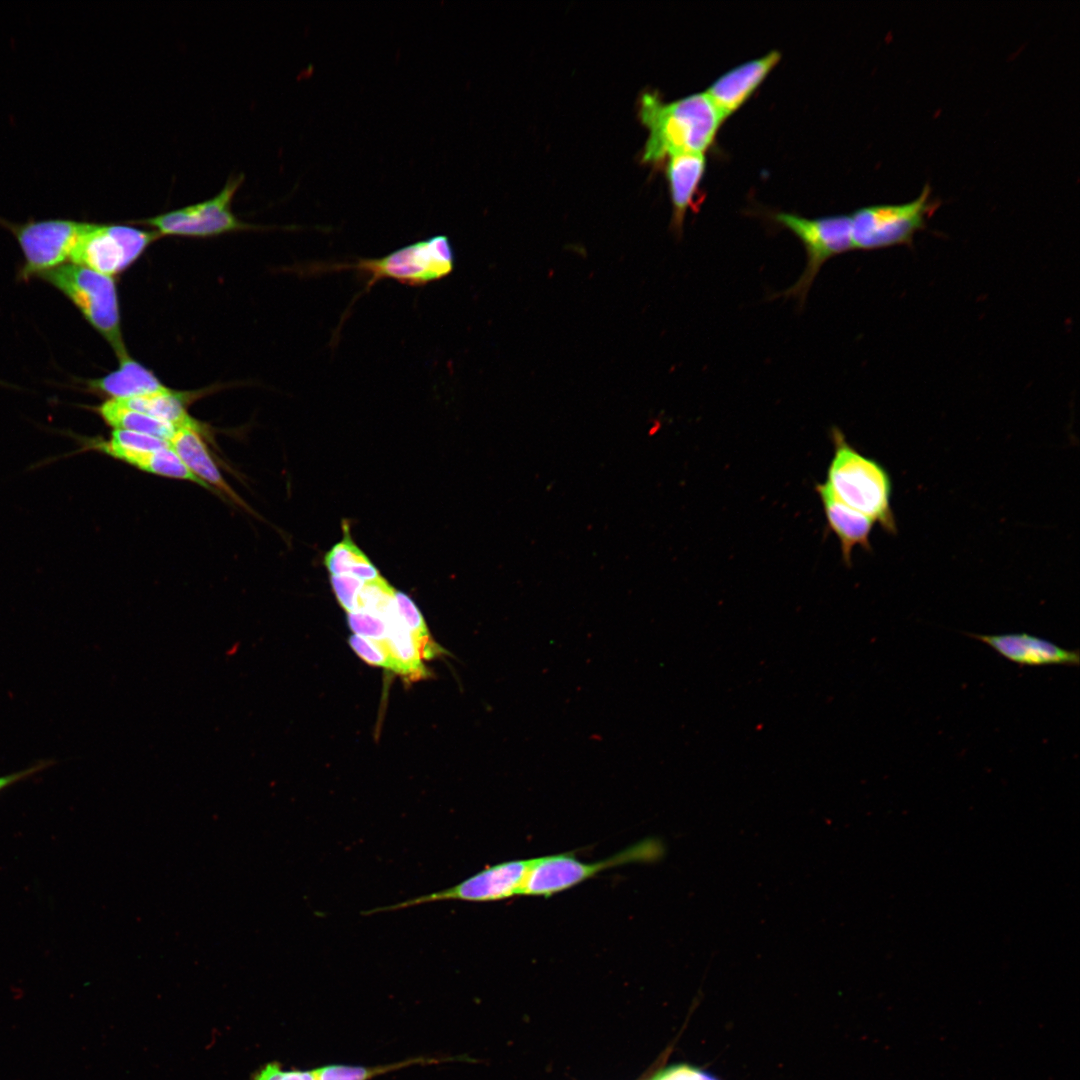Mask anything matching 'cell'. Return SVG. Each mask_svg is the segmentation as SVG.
Masks as SVG:
<instances>
[{
  "label": "cell",
  "instance_id": "obj_1",
  "mask_svg": "<svg viewBox=\"0 0 1080 1080\" xmlns=\"http://www.w3.org/2000/svg\"><path fill=\"white\" fill-rule=\"evenodd\" d=\"M639 115L648 128L642 160L658 162L679 153H702L723 121L706 93L665 103L656 93L640 99Z\"/></svg>",
  "mask_w": 1080,
  "mask_h": 1080
},
{
  "label": "cell",
  "instance_id": "obj_2",
  "mask_svg": "<svg viewBox=\"0 0 1080 1080\" xmlns=\"http://www.w3.org/2000/svg\"><path fill=\"white\" fill-rule=\"evenodd\" d=\"M831 440L834 451L827 468V487L843 504L866 515L887 533L895 534L897 524L889 472L877 460L852 446L839 428H832Z\"/></svg>",
  "mask_w": 1080,
  "mask_h": 1080
},
{
  "label": "cell",
  "instance_id": "obj_3",
  "mask_svg": "<svg viewBox=\"0 0 1080 1080\" xmlns=\"http://www.w3.org/2000/svg\"><path fill=\"white\" fill-rule=\"evenodd\" d=\"M454 263L455 253L449 238L446 235H435L406 245L381 258L320 264L317 271H355L366 279L367 291L383 278L410 286L426 285L449 275L454 269Z\"/></svg>",
  "mask_w": 1080,
  "mask_h": 1080
},
{
  "label": "cell",
  "instance_id": "obj_4",
  "mask_svg": "<svg viewBox=\"0 0 1080 1080\" xmlns=\"http://www.w3.org/2000/svg\"><path fill=\"white\" fill-rule=\"evenodd\" d=\"M37 277L55 287L77 307L111 345L119 360L128 356L121 332L116 286L111 276L66 263Z\"/></svg>",
  "mask_w": 1080,
  "mask_h": 1080
},
{
  "label": "cell",
  "instance_id": "obj_5",
  "mask_svg": "<svg viewBox=\"0 0 1080 1080\" xmlns=\"http://www.w3.org/2000/svg\"><path fill=\"white\" fill-rule=\"evenodd\" d=\"M663 855L664 845L661 841L645 839L595 862H583L568 853L532 858L521 895L551 897L604 870L632 863L654 862Z\"/></svg>",
  "mask_w": 1080,
  "mask_h": 1080
},
{
  "label": "cell",
  "instance_id": "obj_6",
  "mask_svg": "<svg viewBox=\"0 0 1080 1080\" xmlns=\"http://www.w3.org/2000/svg\"><path fill=\"white\" fill-rule=\"evenodd\" d=\"M939 206L926 184L917 198L903 204L864 207L851 217L854 249L876 250L911 244L914 235L925 228L928 216Z\"/></svg>",
  "mask_w": 1080,
  "mask_h": 1080
},
{
  "label": "cell",
  "instance_id": "obj_7",
  "mask_svg": "<svg viewBox=\"0 0 1080 1080\" xmlns=\"http://www.w3.org/2000/svg\"><path fill=\"white\" fill-rule=\"evenodd\" d=\"M777 223L791 231L806 251V266L799 279L779 293L804 305L808 292L821 267L832 257L854 249L850 215L805 218L793 213L774 215Z\"/></svg>",
  "mask_w": 1080,
  "mask_h": 1080
},
{
  "label": "cell",
  "instance_id": "obj_8",
  "mask_svg": "<svg viewBox=\"0 0 1080 1080\" xmlns=\"http://www.w3.org/2000/svg\"><path fill=\"white\" fill-rule=\"evenodd\" d=\"M17 239L24 255L23 279L38 276L70 261L89 223L67 219L29 220L15 224L0 219Z\"/></svg>",
  "mask_w": 1080,
  "mask_h": 1080
},
{
  "label": "cell",
  "instance_id": "obj_9",
  "mask_svg": "<svg viewBox=\"0 0 1080 1080\" xmlns=\"http://www.w3.org/2000/svg\"><path fill=\"white\" fill-rule=\"evenodd\" d=\"M158 236L126 225L89 223L70 262L112 277L134 263Z\"/></svg>",
  "mask_w": 1080,
  "mask_h": 1080
},
{
  "label": "cell",
  "instance_id": "obj_10",
  "mask_svg": "<svg viewBox=\"0 0 1080 1080\" xmlns=\"http://www.w3.org/2000/svg\"><path fill=\"white\" fill-rule=\"evenodd\" d=\"M532 862L518 859L501 862L477 872L458 884L440 891L378 907L363 912L370 915L390 912L435 901L460 900L469 902H493L521 895V890Z\"/></svg>",
  "mask_w": 1080,
  "mask_h": 1080
},
{
  "label": "cell",
  "instance_id": "obj_11",
  "mask_svg": "<svg viewBox=\"0 0 1080 1080\" xmlns=\"http://www.w3.org/2000/svg\"><path fill=\"white\" fill-rule=\"evenodd\" d=\"M242 180V176L230 178L214 197L142 222L153 227L159 235L190 237L214 236L247 228L232 212V201Z\"/></svg>",
  "mask_w": 1080,
  "mask_h": 1080
},
{
  "label": "cell",
  "instance_id": "obj_12",
  "mask_svg": "<svg viewBox=\"0 0 1080 1080\" xmlns=\"http://www.w3.org/2000/svg\"><path fill=\"white\" fill-rule=\"evenodd\" d=\"M987 644L1005 659L1022 666L1079 664V651L1062 648L1053 642L1027 633L1000 635L970 634Z\"/></svg>",
  "mask_w": 1080,
  "mask_h": 1080
},
{
  "label": "cell",
  "instance_id": "obj_13",
  "mask_svg": "<svg viewBox=\"0 0 1080 1080\" xmlns=\"http://www.w3.org/2000/svg\"><path fill=\"white\" fill-rule=\"evenodd\" d=\"M774 50L741 64L718 78L705 92L722 120L737 110L780 60Z\"/></svg>",
  "mask_w": 1080,
  "mask_h": 1080
},
{
  "label": "cell",
  "instance_id": "obj_14",
  "mask_svg": "<svg viewBox=\"0 0 1080 1080\" xmlns=\"http://www.w3.org/2000/svg\"><path fill=\"white\" fill-rule=\"evenodd\" d=\"M815 491L821 500L827 526L839 541L842 560L850 567L856 546L865 551L872 550L870 536L875 523L835 498L825 483H818Z\"/></svg>",
  "mask_w": 1080,
  "mask_h": 1080
},
{
  "label": "cell",
  "instance_id": "obj_15",
  "mask_svg": "<svg viewBox=\"0 0 1080 1080\" xmlns=\"http://www.w3.org/2000/svg\"><path fill=\"white\" fill-rule=\"evenodd\" d=\"M704 170L703 153L688 152L669 156L666 174L673 208L671 229L678 239L682 236L684 218L694 200Z\"/></svg>",
  "mask_w": 1080,
  "mask_h": 1080
},
{
  "label": "cell",
  "instance_id": "obj_16",
  "mask_svg": "<svg viewBox=\"0 0 1080 1080\" xmlns=\"http://www.w3.org/2000/svg\"><path fill=\"white\" fill-rule=\"evenodd\" d=\"M200 432V426L178 428L169 440V444L195 476L216 493L225 494L237 504L245 506L239 496L224 480Z\"/></svg>",
  "mask_w": 1080,
  "mask_h": 1080
},
{
  "label": "cell",
  "instance_id": "obj_17",
  "mask_svg": "<svg viewBox=\"0 0 1080 1080\" xmlns=\"http://www.w3.org/2000/svg\"><path fill=\"white\" fill-rule=\"evenodd\" d=\"M88 386L110 399L124 400L169 390L149 369L129 355L120 359L115 371L88 381Z\"/></svg>",
  "mask_w": 1080,
  "mask_h": 1080
},
{
  "label": "cell",
  "instance_id": "obj_18",
  "mask_svg": "<svg viewBox=\"0 0 1080 1080\" xmlns=\"http://www.w3.org/2000/svg\"><path fill=\"white\" fill-rule=\"evenodd\" d=\"M100 453L123 461L144 472L173 479L187 480L198 484L209 491L215 492L186 467L171 446L154 451L103 449Z\"/></svg>",
  "mask_w": 1080,
  "mask_h": 1080
},
{
  "label": "cell",
  "instance_id": "obj_19",
  "mask_svg": "<svg viewBox=\"0 0 1080 1080\" xmlns=\"http://www.w3.org/2000/svg\"><path fill=\"white\" fill-rule=\"evenodd\" d=\"M383 621L387 627L388 648L400 667L401 676L408 680L425 678L428 671L421 661L416 638L403 622L396 602Z\"/></svg>",
  "mask_w": 1080,
  "mask_h": 1080
},
{
  "label": "cell",
  "instance_id": "obj_20",
  "mask_svg": "<svg viewBox=\"0 0 1080 1080\" xmlns=\"http://www.w3.org/2000/svg\"><path fill=\"white\" fill-rule=\"evenodd\" d=\"M193 394L169 389L161 393L117 401L128 408L169 423L178 429L200 426L186 410V406L192 400Z\"/></svg>",
  "mask_w": 1080,
  "mask_h": 1080
},
{
  "label": "cell",
  "instance_id": "obj_21",
  "mask_svg": "<svg viewBox=\"0 0 1080 1080\" xmlns=\"http://www.w3.org/2000/svg\"><path fill=\"white\" fill-rule=\"evenodd\" d=\"M95 411L113 430H125L152 435L169 442L176 428L145 413L126 407L115 399H108L95 407Z\"/></svg>",
  "mask_w": 1080,
  "mask_h": 1080
},
{
  "label": "cell",
  "instance_id": "obj_22",
  "mask_svg": "<svg viewBox=\"0 0 1080 1080\" xmlns=\"http://www.w3.org/2000/svg\"><path fill=\"white\" fill-rule=\"evenodd\" d=\"M343 528V539L336 543L324 557V564L330 575L349 574L364 582L382 577L369 558L353 542L348 527Z\"/></svg>",
  "mask_w": 1080,
  "mask_h": 1080
},
{
  "label": "cell",
  "instance_id": "obj_23",
  "mask_svg": "<svg viewBox=\"0 0 1080 1080\" xmlns=\"http://www.w3.org/2000/svg\"><path fill=\"white\" fill-rule=\"evenodd\" d=\"M424 1062L431 1063L434 1062V1060L419 1058L376 1067L327 1065L315 1069V1074L317 1080H368L374 1076L389 1072L391 1070L400 1069L402 1067L415 1063L422 1064Z\"/></svg>",
  "mask_w": 1080,
  "mask_h": 1080
},
{
  "label": "cell",
  "instance_id": "obj_24",
  "mask_svg": "<svg viewBox=\"0 0 1080 1080\" xmlns=\"http://www.w3.org/2000/svg\"><path fill=\"white\" fill-rule=\"evenodd\" d=\"M349 644L354 652L366 663L389 669L401 675L400 667L392 657L387 641L383 643L376 642L354 634L349 637Z\"/></svg>",
  "mask_w": 1080,
  "mask_h": 1080
},
{
  "label": "cell",
  "instance_id": "obj_25",
  "mask_svg": "<svg viewBox=\"0 0 1080 1080\" xmlns=\"http://www.w3.org/2000/svg\"><path fill=\"white\" fill-rule=\"evenodd\" d=\"M347 620L355 634L376 642H386L387 627L380 617L363 611H355L347 613Z\"/></svg>",
  "mask_w": 1080,
  "mask_h": 1080
},
{
  "label": "cell",
  "instance_id": "obj_26",
  "mask_svg": "<svg viewBox=\"0 0 1080 1080\" xmlns=\"http://www.w3.org/2000/svg\"><path fill=\"white\" fill-rule=\"evenodd\" d=\"M330 582L334 594L341 607L347 613L357 611L358 596L364 584V581L352 575L343 574L330 575Z\"/></svg>",
  "mask_w": 1080,
  "mask_h": 1080
},
{
  "label": "cell",
  "instance_id": "obj_27",
  "mask_svg": "<svg viewBox=\"0 0 1080 1080\" xmlns=\"http://www.w3.org/2000/svg\"><path fill=\"white\" fill-rule=\"evenodd\" d=\"M398 612L416 639L430 636L423 616L411 598L401 591L395 592Z\"/></svg>",
  "mask_w": 1080,
  "mask_h": 1080
},
{
  "label": "cell",
  "instance_id": "obj_28",
  "mask_svg": "<svg viewBox=\"0 0 1080 1080\" xmlns=\"http://www.w3.org/2000/svg\"><path fill=\"white\" fill-rule=\"evenodd\" d=\"M254 1080H317L315 1070H283L270 1063L261 1069Z\"/></svg>",
  "mask_w": 1080,
  "mask_h": 1080
},
{
  "label": "cell",
  "instance_id": "obj_29",
  "mask_svg": "<svg viewBox=\"0 0 1080 1080\" xmlns=\"http://www.w3.org/2000/svg\"><path fill=\"white\" fill-rule=\"evenodd\" d=\"M650 1080H716L707 1073L687 1065H676L655 1074Z\"/></svg>",
  "mask_w": 1080,
  "mask_h": 1080
},
{
  "label": "cell",
  "instance_id": "obj_30",
  "mask_svg": "<svg viewBox=\"0 0 1080 1080\" xmlns=\"http://www.w3.org/2000/svg\"><path fill=\"white\" fill-rule=\"evenodd\" d=\"M54 764L55 760L53 759H41L25 769L0 776V792L20 781L30 778L31 776L53 766Z\"/></svg>",
  "mask_w": 1080,
  "mask_h": 1080
}]
</instances>
